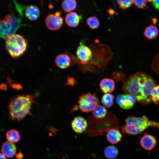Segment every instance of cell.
<instances>
[{"mask_svg":"<svg viewBox=\"0 0 159 159\" xmlns=\"http://www.w3.org/2000/svg\"><path fill=\"white\" fill-rule=\"evenodd\" d=\"M152 84L150 76L139 72L130 76L125 81L122 91L126 94H130L136 97L141 104L150 94Z\"/></svg>","mask_w":159,"mask_h":159,"instance_id":"obj_1","label":"cell"},{"mask_svg":"<svg viewBox=\"0 0 159 159\" xmlns=\"http://www.w3.org/2000/svg\"><path fill=\"white\" fill-rule=\"evenodd\" d=\"M35 102V97L32 95H17L12 97L8 106L10 117L19 121L27 115H31V106Z\"/></svg>","mask_w":159,"mask_h":159,"instance_id":"obj_2","label":"cell"},{"mask_svg":"<svg viewBox=\"0 0 159 159\" xmlns=\"http://www.w3.org/2000/svg\"><path fill=\"white\" fill-rule=\"evenodd\" d=\"M125 124L121 127V130L123 133L128 135H137L150 127L159 129V122L150 120L145 116H129L125 120Z\"/></svg>","mask_w":159,"mask_h":159,"instance_id":"obj_3","label":"cell"},{"mask_svg":"<svg viewBox=\"0 0 159 159\" xmlns=\"http://www.w3.org/2000/svg\"><path fill=\"white\" fill-rule=\"evenodd\" d=\"M5 39L6 49L12 57L17 58L26 51L27 43L22 36L14 34L8 36Z\"/></svg>","mask_w":159,"mask_h":159,"instance_id":"obj_4","label":"cell"},{"mask_svg":"<svg viewBox=\"0 0 159 159\" xmlns=\"http://www.w3.org/2000/svg\"><path fill=\"white\" fill-rule=\"evenodd\" d=\"M100 102L96 93L90 92L82 94L79 97L77 107L82 112H88L92 111L99 105Z\"/></svg>","mask_w":159,"mask_h":159,"instance_id":"obj_5","label":"cell"},{"mask_svg":"<svg viewBox=\"0 0 159 159\" xmlns=\"http://www.w3.org/2000/svg\"><path fill=\"white\" fill-rule=\"evenodd\" d=\"M19 21L10 14H7L0 21L1 36L5 38L14 34L19 24Z\"/></svg>","mask_w":159,"mask_h":159,"instance_id":"obj_6","label":"cell"},{"mask_svg":"<svg viewBox=\"0 0 159 159\" xmlns=\"http://www.w3.org/2000/svg\"><path fill=\"white\" fill-rule=\"evenodd\" d=\"M61 13L56 12L55 14H49L45 19L46 25L50 30L54 31L59 29L63 24V19L60 16Z\"/></svg>","mask_w":159,"mask_h":159,"instance_id":"obj_7","label":"cell"},{"mask_svg":"<svg viewBox=\"0 0 159 159\" xmlns=\"http://www.w3.org/2000/svg\"><path fill=\"white\" fill-rule=\"evenodd\" d=\"M76 53L78 59L83 63L90 60L92 56L91 49L87 46L83 44H80L78 47Z\"/></svg>","mask_w":159,"mask_h":159,"instance_id":"obj_8","label":"cell"},{"mask_svg":"<svg viewBox=\"0 0 159 159\" xmlns=\"http://www.w3.org/2000/svg\"><path fill=\"white\" fill-rule=\"evenodd\" d=\"M71 127L76 133L81 134L84 132L87 127V122L83 117L78 116L74 117L71 122Z\"/></svg>","mask_w":159,"mask_h":159,"instance_id":"obj_9","label":"cell"},{"mask_svg":"<svg viewBox=\"0 0 159 159\" xmlns=\"http://www.w3.org/2000/svg\"><path fill=\"white\" fill-rule=\"evenodd\" d=\"M140 143L145 149L150 150L155 146L157 141L155 138L149 134H145L141 138Z\"/></svg>","mask_w":159,"mask_h":159,"instance_id":"obj_10","label":"cell"},{"mask_svg":"<svg viewBox=\"0 0 159 159\" xmlns=\"http://www.w3.org/2000/svg\"><path fill=\"white\" fill-rule=\"evenodd\" d=\"M1 151L6 157L12 158L16 154V147L13 143L6 141L2 144Z\"/></svg>","mask_w":159,"mask_h":159,"instance_id":"obj_11","label":"cell"},{"mask_svg":"<svg viewBox=\"0 0 159 159\" xmlns=\"http://www.w3.org/2000/svg\"><path fill=\"white\" fill-rule=\"evenodd\" d=\"M99 85L101 90L105 94L112 92L115 88L114 80L109 78H105L102 79L100 82Z\"/></svg>","mask_w":159,"mask_h":159,"instance_id":"obj_12","label":"cell"},{"mask_svg":"<svg viewBox=\"0 0 159 159\" xmlns=\"http://www.w3.org/2000/svg\"><path fill=\"white\" fill-rule=\"evenodd\" d=\"M55 62L58 67L64 69L67 68L70 65L71 60L68 55L65 54H62L56 56Z\"/></svg>","mask_w":159,"mask_h":159,"instance_id":"obj_13","label":"cell"},{"mask_svg":"<svg viewBox=\"0 0 159 159\" xmlns=\"http://www.w3.org/2000/svg\"><path fill=\"white\" fill-rule=\"evenodd\" d=\"M122 137L120 131L117 129H111L108 130L106 134V138L110 143L115 144L120 142Z\"/></svg>","mask_w":159,"mask_h":159,"instance_id":"obj_14","label":"cell"},{"mask_svg":"<svg viewBox=\"0 0 159 159\" xmlns=\"http://www.w3.org/2000/svg\"><path fill=\"white\" fill-rule=\"evenodd\" d=\"M80 17L76 12H71L67 14L65 18V22L69 26L75 27L78 25L80 21Z\"/></svg>","mask_w":159,"mask_h":159,"instance_id":"obj_15","label":"cell"},{"mask_svg":"<svg viewBox=\"0 0 159 159\" xmlns=\"http://www.w3.org/2000/svg\"><path fill=\"white\" fill-rule=\"evenodd\" d=\"M25 15L26 17L31 21H35L39 18L40 15L39 9L34 5H30L25 10Z\"/></svg>","mask_w":159,"mask_h":159,"instance_id":"obj_16","label":"cell"},{"mask_svg":"<svg viewBox=\"0 0 159 159\" xmlns=\"http://www.w3.org/2000/svg\"><path fill=\"white\" fill-rule=\"evenodd\" d=\"M144 35L149 40L156 38L158 35L159 30L158 28L153 25L147 26L144 32Z\"/></svg>","mask_w":159,"mask_h":159,"instance_id":"obj_17","label":"cell"},{"mask_svg":"<svg viewBox=\"0 0 159 159\" xmlns=\"http://www.w3.org/2000/svg\"><path fill=\"white\" fill-rule=\"evenodd\" d=\"M6 138L7 141L13 143L18 142L20 139V136L19 132L12 129L7 131L6 133Z\"/></svg>","mask_w":159,"mask_h":159,"instance_id":"obj_18","label":"cell"},{"mask_svg":"<svg viewBox=\"0 0 159 159\" xmlns=\"http://www.w3.org/2000/svg\"><path fill=\"white\" fill-rule=\"evenodd\" d=\"M107 114V111L105 107L98 105L92 111V114L97 119L104 118Z\"/></svg>","mask_w":159,"mask_h":159,"instance_id":"obj_19","label":"cell"},{"mask_svg":"<svg viewBox=\"0 0 159 159\" xmlns=\"http://www.w3.org/2000/svg\"><path fill=\"white\" fill-rule=\"evenodd\" d=\"M116 101L118 105L124 109H130L133 107L127 101L125 94L118 95L116 97Z\"/></svg>","mask_w":159,"mask_h":159,"instance_id":"obj_20","label":"cell"},{"mask_svg":"<svg viewBox=\"0 0 159 159\" xmlns=\"http://www.w3.org/2000/svg\"><path fill=\"white\" fill-rule=\"evenodd\" d=\"M118 153L117 149L113 145L107 146L104 150V154L105 156L109 159L115 158L117 156Z\"/></svg>","mask_w":159,"mask_h":159,"instance_id":"obj_21","label":"cell"},{"mask_svg":"<svg viewBox=\"0 0 159 159\" xmlns=\"http://www.w3.org/2000/svg\"><path fill=\"white\" fill-rule=\"evenodd\" d=\"M77 3L75 0H64L62 1L61 6L63 10L66 12H70L75 9Z\"/></svg>","mask_w":159,"mask_h":159,"instance_id":"obj_22","label":"cell"},{"mask_svg":"<svg viewBox=\"0 0 159 159\" xmlns=\"http://www.w3.org/2000/svg\"><path fill=\"white\" fill-rule=\"evenodd\" d=\"M114 99L113 95L110 93H106L102 96L101 102L105 107L110 108L114 104Z\"/></svg>","mask_w":159,"mask_h":159,"instance_id":"obj_23","label":"cell"},{"mask_svg":"<svg viewBox=\"0 0 159 159\" xmlns=\"http://www.w3.org/2000/svg\"><path fill=\"white\" fill-rule=\"evenodd\" d=\"M86 21L87 25L92 29H96L100 26V22L97 17L95 16L89 17L87 19Z\"/></svg>","mask_w":159,"mask_h":159,"instance_id":"obj_24","label":"cell"},{"mask_svg":"<svg viewBox=\"0 0 159 159\" xmlns=\"http://www.w3.org/2000/svg\"><path fill=\"white\" fill-rule=\"evenodd\" d=\"M151 100L156 105L159 104V85L153 88L151 94Z\"/></svg>","mask_w":159,"mask_h":159,"instance_id":"obj_25","label":"cell"},{"mask_svg":"<svg viewBox=\"0 0 159 159\" xmlns=\"http://www.w3.org/2000/svg\"><path fill=\"white\" fill-rule=\"evenodd\" d=\"M152 1L151 0H133V3L136 7L142 9H148V7L147 3Z\"/></svg>","mask_w":159,"mask_h":159,"instance_id":"obj_26","label":"cell"},{"mask_svg":"<svg viewBox=\"0 0 159 159\" xmlns=\"http://www.w3.org/2000/svg\"><path fill=\"white\" fill-rule=\"evenodd\" d=\"M113 76L117 82H125L126 80V76L125 74L121 71H117L114 72Z\"/></svg>","mask_w":159,"mask_h":159,"instance_id":"obj_27","label":"cell"},{"mask_svg":"<svg viewBox=\"0 0 159 159\" xmlns=\"http://www.w3.org/2000/svg\"><path fill=\"white\" fill-rule=\"evenodd\" d=\"M120 7L122 9H126L130 7L133 3V0H126L117 1Z\"/></svg>","mask_w":159,"mask_h":159,"instance_id":"obj_28","label":"cell"},{"mask_svg":"<svg viewBox=\"0 0 159 159\" xmlns=\"http://www.w3.org/2000/svg\"><path fill=\"white\" fill-rule=\"evenodd\" d=\"M152 67L156 73L159 74V54L154 57L152 63Z\"/></svg>","mask_w":159,"mask_h":159,"instance_id":"obj_29","label":"cell"},{"mask_svg":"<svg viewBox=\"0 0 159 159\" xmlns=\"http://www.w3.org/2000/svg\"><path fill=\"white\" fill-rule=\"evenodd\" d=\"M8 83H10V86L12 88L18 91L21 90L23 89V87L21 83L19 82L13 83V81L9 77H7Z\"/></svg>","mask_w":159,"mask_h":159,"instance_id":"obj_30","label":"cell"},{"mask_svg":"<svg viewBox=\"0 0 159 159\" xmlns=\"http://www.w3.org/2000/svg\"><path fill=\"white\" fill-rule=\"evenodd\" d=\"M76 83L77 81L73 77H72L68 76L67 81L65 85L74 86Z\"/></svg>","mask_w":159,"mask_h":159,"instance_id":"obj_31","label":"cell"},{"mask_svg":"<svg viewBox=\"0 0 159 159\" xmlns=\"http://www.w3.org/2000/svg\"><path fill=\"white\" fill-rule=\"evenodd\" d=\"M152 2L153 7L159 11V0H153Z\"/></svg>","mask_w":159,"mask_h":159,"instance_id":"obj_32","label":"cell"},{"mask_svg":"<svg viewBox=\"0 0 159 159\" xmlns=\"http://www.w3.org/2000/svg\"><path fill=\"white\" fill-rule=\"evenodd\" d=\"M15 155L17 159H23L24 158V155L21 151L16 153Z\"/></svg>","mask_w":159,"mask_h":159,"instance_id":"obj_33","label":"cell"},{"mask_svg":"<svg viewBox=\"0 0 159 159\" xmlns=\"http://www.w3.org/2000/svg\"><path fill=\"white\" fill-rule=\"evenodd\" d=\"M0 87L1 89L3 90H7V85L4 83H1L0 86Z\"/></svg>","mask_w":159,"mask_h":159,"instance_id":"obj_34","label":"cell"},{"mask_svg":"<svg viewBox=\"0 0 159 159\" xmlns=\"http://www.w3.org/2000/svg\"><path fill=\"white\" fill-rule=\"evenodd\" d=\"M109 13L111 15H113L115 14V11L112 8H110L109 10Z\"/></svg>","mask_w":159,"mask_h":159,"instance_id":"obj_35","label":"cell"},{"mask_svg":"<svg viewBox=\"0 0 159 159\" xmlns=\"http://www.w3.org/2000/svg\"><path fill=\"white\" fill-rule=\"evenodd\" d=\"M0 159H7L6 157L1 153H0Z\"/></svg>","mask_w":159,"mask_h":159,"instance_id":"obj_36","label":"cell"}]
</instances>
